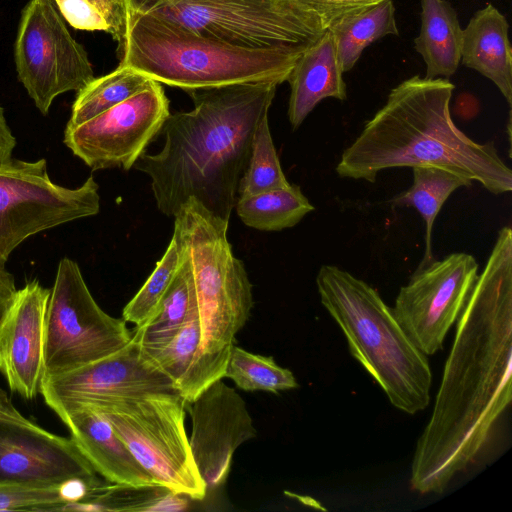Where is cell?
I'll return each instance as SVG.
<instances>
[{
	"mask_svg": "<svg viewBox=\"0 0 512 512\" xmlns=\"http://www.w3.org/2000/svg\"><path fill=\"white\" fill-rule=\"evenodd\" d=\"M512 399V230L500 229L457 319L429 421L411 462L410 485L441 494L488 442Z\"/></svg>",
	"mask_w": 512,
	"mask_h": 512,
	"instance_id": "6da1fadb",
	"label": "cell"
},
{
	"mask_svg": "<svg viewBox=\"0 0 512 512\" xmlns=\"http://www.w3.org/2000/svg\"><path fill=\"white\" fill-rule=\"evenodd\" d=\"M278 85L259 81L186 91L194 108L170 114L161 130L162 149L144 152L133 166L150 177L161 213L174 217L193 198L229 222L256 128Z\"/></svg>",
	"mask_w": 512,
	"mask_h": 512,
	"instance_id": "7a4b0ae2",
	"label": "cell"
},
{
	"mask_svg": "<svg viewBox=\"0 0 512 512\" xmlns=\"http://www.w3.org/2000/svg\"><path fill=\"white\" fill-rule=\"evenodd\" d=\"M447 79L413 76L393 88L340 158L343 178L375 182L388 168L433 166L479 182L493 194L512 190V171L494 143H478L453 122Z\"/></svg>",
	"mask_w": 512,
	"mask_h": 512,
	"instance_id": "3957f363",
	"label": "cell"
},
{
	"mask_svg": "<svg viewBox=\"0 0 512 512\" xmlns=\"http://www.w3.org/2000/svg\"><path fill=\"white\" fill-rule=\"evenodd\" d=\"M174 232L193 277L200 344L180 396L188 403L225 377L235 336L253 308L252 284L227 239L229 222L188 199L174 216Z\"/></svg>",
	"mask_w": 512,
	"mask_h": 512,
	"instance_id": "277c9868",
	"label": "cell"
},
{
	"mask_svg": "<svg viewBox=\"0 0 512 512\" xmlns=\"http://www.w3.org/2000/svg\"><path fill=\"white\" fill-rule=\"evenodd\" d=\"M321 304L343 332L351 355L407 414L426 409L432 371L377 290L348 271L322 265L316 277Z\"/></svg>",
	"mask_w": 512,
	"mask_h": 512,
	"instance_id": "5b68a950",
	"label": "cell"
},
{
	"mask_svg": "<svg viewBox=\"0 0 512 512\" xmlns=\"http://www.w3.org/2000/svg\"><path fill=\"white\" fill-rule=\"evenodd\" d=\"M302 53L242 48L156 15L129 11L120 64L187 91L259 81L281 84Z\"/></svg>",
	"mask_w": 512,
	"mask_h": 512,
	"instance_id": "8992f818",
	"label": "cell"
},
{
	"mask_svg": "<svg viewBox=\"0 0 512 512\" xmlns=\"http://www.w3.org/2000/svg\"><path fill=\"white\" fill-rule=\"evenodd\" d=\"M128 10L172 21L212 40L247 49L302 53L324 32L295 0H126Z\"/></svg>",
	"mask_w": 512,
	"mask_h": 512,
	"instance_id": "52a82bcc",
	"label": "cell"
},
{
	"mask_svg": "<svg viewBox=\"0 0 512 512\" xmlns=\"http://www.w3.org/2000/svg\"><path fill=\"white\" fill-rule=\"evenodd\" d=\"M186 405L179 393L165 392L87 409L107 418L156 485L188 499L203 500L207 487L186 433Z\"/></svg>",
	"mask_w": 512,
	"mask_h": 512,
	"instance_id": "ba28073f",
	"label": "cell"
},
{
	"mask_svg": "<svg viewBox=\"0 0 512 512\" xmlns=\"http://www.w3.org/2000/svg\"><path fill=\"white\" fill-rule=\"evenodd\" d=\"M132 336L127 322L110 316L97 304L78 264L62 258L45 315L44 376L107 357L124 348Z\"/></svg>",
	"mask_w": 512,
	"mask_h": 512,
	"instance_id": "9c48e42d",
	"label": "cell"
},
{
	"mask_svg": "<svg viewBox=\"0 0 512 512\" xmlns=\"http://www.w3.org/2000/svg\"><path fill=\"white\" fill-rule=\"evenodd\" d=\"M93 176L77 188L54 183L47 162L12 159L0 168V267L25 239L100 211Z\"/></svg>",
	"mask_w": 512,
	"mask_h": 512,
	"instance_id": "30bf717a",
	"label": "cell"
},
{
	"mask_svg": "<svg viewBox=\"0 0 512 512\" xmlns=\"http://www.w3.org/2000/svg\"><path fill=\"white\" fill-rule=\"evenodd\" d=\"M14 56L20 82L44 115L57 96L78 92L95 78L86 50L70 34L53 0L26 5Z\"/></svg>",
	"mask_w": 512,
	"mask_h": 512,
	"instance_id": "8fae6325",
	"label": "cell"
},
{
	"mask_svg": "<svg viewBox=\"0 0 512 512\" xmlns=\"http://www.w3.org/2000/svg\"><path fill=\"white\" fill-rule=\"evenodd\" d=\"M59 485L90 493L102 481L72 438L24 417L0 388V484Z\"/></svg>",
	"mask_w": 512,
	"mask_h": 512,
	"instance_id": "7c38bea8",
	"label": "cell"
},
{
	"mask_svg": "<svg viewBox=\"0 0 512 512\" xmlns=\"http://www.w3.org/2000/svg\"><path fill=\"white\" fill-rule=\"evenodd\" d=\"M478 276L475 258L449 254L418 267L402 286L393 313L415 346L425 355L443 348L444 339L459 318Z\"/></svg>",
	"mask_w": 512,
	"mask_h": 512,
	"instance_id": "4fadbf2b",
	"label": "cell"
},
{
	"mask_svg": "<svg viewBox=\"0 0 512 512\" xmlns=\"http://www.w3.org/2000/svg\"><path fill=\"white\" fill-rule=\"evenodd\" d=\"M170 115L169 100L159 82L73 128L64 143L92 170H129L161 133Z\"/></svg>",
	"mask_w": 512,
	"mask_h": 512,
	"instance_id": "5bb4252c",
	"label": "cell"
},
{
	"mask_svg": "<svg viewBox=\"0 0 512 512\" xmlns=\"http://www.w3.org/2000/svg\"><path fill=\"white\" fill-rule=\"evenodd\" d=\"M165 392L177 390L145 357L133 336L121 350L77 369L44 376L40 385L45 403L60 419L78 409Z\"/></svg>",
	"mask_w": 512,
	"mask_h": 512,
	"instance_id": "9a60e30c",
	"label": "cell"
},
{
	"mask_svg": "<svg viewBox=\"0 0 512 512\" xmlns=\"http://www.w3.org/2000/svg\"><path fill=\"white\" fill-rule=\"evenodd\" d=\"M186 409L192 423V455L208 492L226 482L234 452L257 431L243 398L222 379L187 403Z\"/></svg>",
	"mask_w": 512,
	"mask_h": 512,
	"instance_id": "2e32d148",
	"label": "cell"
},
{
	"mask_svg": "<svg viewBox=\"0 0 512 512\" xmlns=\"http://www.w3.org/2000/svg\"><path fill=\"white\" fill-rule=\"evenodd\" d=\"M50 289L38 280L18 290L0 330V372L12 392L27 400L40 393L44 376L45 315Z\"/></svg>",
	"mask_w": 512,
	"mask_h": 512,
	"instance_id": "e0dca14e",
	"label": "cell"
},
{
	"mask_svg": "<svg viewBox=\"0 0 512 512\" xmlns=\"http://www.w3.org/2000/svg\"><path fill=\"white\" fill-rule=\"evenodd\" d=\"M61 420L80 452L105 481L133 486L156 485L104 415L83 408L68 413Z\"/></svg>",
	"mask_w": 512,
	"mask_h": 512,
	"instance_id": "ac0fdd59",
	"label": "cell"
},
{
	"mask_svg": "<svg viewBox=\"0 0 512 512\" xmlns=\"http://www.w3.org/2000/svg\"><path fill=\"white\" fill-rule=\"evenodd\" d=\"M342 75L333 35L325 29L299 56L287 78L291 88L288 118L294 130L323 99H346Z\"/></svg>",
	"mask_w": 512,
	"mask_h": 512,
	"instance_id": "d6986e66",
	"label": "cell"
},
{
	"mask_svg": "<svg viewBox=\"0 0 512 512\" xmlns=\"http://www.w3.org/2000/svg\"><path fill=\"white\" fill-rule=\"evenodd\" d=\"M509 24L491 4L478 10L463 30L462 63L489 80L512 104V49Z\"/></svg>",
	"mask_w": 512,
	"mask_h": 512,
	"instance_id": "ffe728a7",
	"label": "cell"
},
{
	"mask_svg": "<svg viewBox=\"0 0 512 512\" xmlns=\"http://www.w3.org/2000/svg\"><path fill=\"white\" fill-rule=\"evenodd\" d=\"M421 29L415 49L426 64L425 78H449L461 60L463 29L445 0H421Z\"/></svg>",
	"mask_w": 512,
	"mask_h": 512,
	"instance_id": "44dd1931",
	"label": "cell"
},
{
	"mask_svg": "<svg viewBox=\"0 0 512 512\" xmlns=\"http://www.w3.org/2000/svg\"><path fill=\"white\" fill-rule=\"evenodd\" d=\"M394 13L392 0H381L347 14L327 28L333 35L343 73L354 67L369 44L386 35L399 34Z\"/></svg>",
	"mask_w": 512,
	"mask_h": 512,
	"instance_id": "7402d4cb",
	"label": "cell"
},
{
	"mask_svg": "<svg viewBox=\"0 0 512 512\" xmlns=\"http://www.w3.org/2000/svg\"><path fill=\"white\" fill-rule=\"evenodd\" d=\"M412 169V186L391 199V203L415 208L425 223V251L419 265L422 267L432 261V230L440 209L455 190L470 186L472 181L438 167L415 166Z\"/></svg>",
	"mask_w": 512,
	"mask_h": 512,
	"instance_id": "603a6c76",
	"label": "cell"
},
{
	"mask_svg": "<svg viewBox=\"0 0 512 512\" xmlns=\"http://www.w3.org/2000/svg\"><path fill=\"white\" fill-rule=\"evenodd\" d=\"M234 208L245 225L261 231L291 228L314 210V206L295 184L239 196Z\"/></svg>",
	"mask_w": 512,
	"mask_h": 512,
	"instance_id": "cb8c5ba5",
	"label": "cell"
},
{
	"mask_svg": "<svg viewBox=\"0 0 512 512\" xmlns=\"http://www.w3.org/2000/svg\"><path fill=\"white\" fill-rule=\"evenodd\" d=\"M181 253L180 267L163 299L159 314L148 324L133 330V338L142 348H157L165 345L181 328L188 316L197 309L191 269L182 250Z\"/></svg>",
	"mask_w": 512,
	"mask_h": 512,
	"instance_id": "d4e9b609",
	"label": "cell"
},
{
	"mask_svg": "<svg viewBox=\"0 0 512 512\" xmlns=\"http://www.w3.org/2000/svg\"><path fill=\"white\" fill-rule=\"evenodd\" d=\"M185 498L159 485L107 483L82 499L69 503L65 511H175L186 508Z\"/></svg>",
	"mask_w": 512,
	"mask_h": 512,
	"instance_id": "484cf974",
	"label": "cell"
},
{
	"mask_svg": "<svg viewBox=\"0 0 512 512\" xmlns=\"http://www.w3.org/2000/svg\"><path fill=\"white\" fill-rule=\"evenodd\" d=\"M151 78L125 65L94 78L78 91L66 128L76 127L146 88Z\"/></svg>",
	"mask_w": 512,
	"mask_h": 512,
	"instance_id": "4316f807",
	"label": "cell"
},
{
	"mask_svg": "<svg viewBox=\"0 0 512 512\" xmlns=\"http://www.w3.org/2000/svg\"><path fill=\"white\" fill-rule=\"evenodd\" d=\"M59 12L72 27L87 31H103L117 42L121 59L127 40L128 5L126 0H53Z\"/></svg>",
	"mask_w": 512,
	"mask_h": 512,
	"instance_id": "83f0119b",
	"label": "cell"
},
{
	"mask_svg": "<svg viewBox=\"0 0 512 512\" xmlns=\"http://www.w3.org/2000/svg\"><path fill=\"white\" fill-rule=\"evenodd\" d=\"M225 377L244 391L278 393L299 386L294 374L279 366L271 356L254 354L233 346L225 370Z\"/></svg>",
	"mask_w": 512,
	"mask_h": 512,
	"instance_id": "f1b7e54d",
	"label": "cell"
},
{
	"mask_svg": "<svg viewBox=\"0 0 512 512\" xmlns=\"http://www.w3.org/2000/svg\"><path fill=\"white\" fill-rule=\"evenodd\" d=\"M198 308L165 345L142 348L145 357L174 384L178 393L185 387L193 370L200 344Z\"/></svg>",
	"mask_w": 512,
	"mask_h": 512,
	"instance_id": "f546056e",
	"label": "cell"
},
{
	"mask_svg": "<svg viewBox=\"0 0 512 512\" xmlns=\"http://www.w3.org/2000/svg\"><path fill=\"white\" fill-rule=\"evenodd\" d=\"M182 253L173 234L169 245L150 276L136 295L126 304L122 319L136 327L151 322L160 312L163 299L180 267Z\"/></svg>",
	"mask_w": 512,
	"mask_h": 512,
	"instance_id": "4dcf8cb0",
	"label": "cell"
},
{
	"mask_svg": "<svg viewBox=\"0 0 512 512\" xmlns=\"http://www.w3.org/2000/svg\"><path fill=\"white\" fill-rule=\"evenodd\" d=\"M288 182L271 136L268 115L256 128L250 158L239 185V196L285 188Z\"/></svg>",
	"mask_w": 512,
	"mask_h": 512,
	"instance_id": "1f68e13d",
	"label": "cell"
},
{
	"mask_svg": "<svg viewBox=\"0 0 512 512\" xmlns=\"http://www.w3.org/2000/svg\"><path fill=\"white\" fill-rule=\"evenodd\" d=\"M71 488L33 483L0 484V511H64L67 504L78 499Z\"/></svg>",
	"mask_w": 512,
	"mask_h": 512,
	"instance_id": "d6a6232c",
	"label": "cell"
},
{
	"mask_svg": "<svg viewBox=\"0 0 512 512\" xmlns=\"http://www.w3.org/2000/svg\"><path fill=\"white\" fill-rule=\"evenodd\" d=\"M307 10L315 13L324 29L339 21L347 14L371 6L381 0H295Z\"/></svg>",
	"mask_w": 512,
	"mask_h": 512,
	"instance_id": "836d02e7",
	"label": "cell"
},
{
	"mask_svg": "<svg viewBox=\"0 0 512 512\" xmlns=\"http://www.w3.org/2000/svg\"><path fill=\"white\" fill-rule=\"evenodd\" d=\"M17 293L14 276L0 267V330L14 305Z\"/></svg>",
	"mask_w": 512,
	"mask_h": 512,
	"instance_id": "e575fe53",
	"label": "cell"
},
{
	"mask_svg": "<svg viewBox=\"0 0 512 512\" xmlns=\"http://www.w3.org/2000/svg\"><path fill=\"white\" fill-rule=\"evenodd\" d=\"M16 146L13 136L4 116V110L0 106V168L12 161V153Z\"/></svg>",
	"mask_w": 512,
	"mask_h": 512,
	"instance_id": "d590c367",
	"label": "cell"
}]
</instances>
